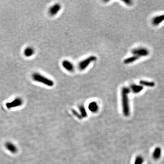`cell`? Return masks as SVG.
<instances>
[{
	"mask_svg": "<svg viewBox=\"0 0 164 164\" xmlns=\"http://www.w3.org/2000/svg\"><path fill=\"white\" fill-rule=\"evenodd\" d=\"M140 58V56H138L134 55L133 56H130L129 58H126L124 61V63L125 64H130L136 61Z\"/></svg>",
	"mask_w": 164,
	"mask_h": 164,
	"instance_id": "13",
	"label": "cell"
},
{
	"mask_svg": "<svg viewBox=\"0 0 164 164\" xmlns=\"http://www.w3.org/2000/svg\"><path fill=\"white\" fill-rule=\"evenodd\" d=\"M140 84L142 86H146V87H153L155 86V83L154 82L145 80L140 81Z\"/></svg>",
	"mask_w": 164,
	"mask_h": 164,
	"instance_id": "15",
	"label": "cell"
},
{
	"mask_svg": "<svg viewBox=\"0 0 164 164\" xmlns=\"http://www.w3.org/2000/svg\"><path fill=\"white\" fill-rule=\"evenodd\" d=\"M62 66L68 72H73L74 70V65L68 60H65L62 62Z\"/></svg>",
	"mask_w": 164,
	"mask_h": 164,
	"instance_id": "8",
	"label": "cell"
},
{
	"mask_svg": "<svg viewBox=\"0 0 164 164\" xmlns=\"http://www.w3.org/2000/svg\"><path fill=\"white\" fill-rule=\"evenodd\" d=\"M23 53L25 57L30 58L35 54V49L31 46H28L24 48Z\"/></svg>",
	"mask_w": 164,
	"mask_h": 164,
	"instance_id": "9",
	"label": "cell"
},
{
	"mask_svg": "<svg viewBox=\"0 0 164 164\" xmlns=\"http://www.w3.org/2000/svg\"><path fill=\"white\" fill-rule=\"evenodd\" d=\"M88 108L92 112H96L98 110V104L95 102H92L89 103Z\"/></svg>",
	"mask_w": 164,
	"mask_h": 164,
	"instance_id": "14",
	"label": "cell"
},
{
	"mask_svg": "<svg viewBox=\"0 0 164 164\" xmlns=\"http://www.w3.org/2000/svg\"><path fill=\"white\" fill-rule=\"evenodd\" d=\"M24 101L21 97H18L15 98L12 101L5 103V106L7 109H12L21 106L23 104Z\"/></svg>",
	"mask_w": 164,
	"mask_h": 164,
	"instance_id": "4",
	"label": "cell"
},
{
	"mask_svg": "<svg viewBox=\"0 0 164 164\" xmlns=\"http://www.w3.org/2000/svg\"><path fill=\"white\" fill-rule=\"evenodd\" d=\"M143 87L142 85H140L132 84L130 87V90H132V91L135 94H137L139 93L143 89Z\"/></svg>",
	"mask_w": 164,
	"mask_h": 164,
	"instance_id": "10",
	"label": "cell"
},
{
	"mask_svg": "<svg viewBox=\"0 0 164 164\" xmlns=\"http://www.w3.org/2000/svg\"><path fill=\"white\" fill-rule=\"evenodd\" d=\"M131 92L129 88L127 87H124L121 91L122 96V105L123 112L125 116H129L130 114L129 100V94Z\"/></svg>",
	"mask_w": 164,
	"mask_h": 164,
	"instance_id": "1",
	"label": "cell"
},
{
	"mask_svg": "<svg viewBox=\"0 0 164 164\" xmlns=\"http://www.w3.org/2000/svg\"><path fill=\"white\" fill-rule=\"evenodd\" d=\"M144 161V159L143 157L140 155H139V156H137L135 158L134 164H142Z\"/></svg>",
	"mask_w": 164,
	"mask_h": 164,
	"instance_id": "16",
	"label": "cell"
},
{
	"mask_svg": "<svg viewBox=\"0 0 164 164\" xmlns=\"http://www.w3.org/2000/svg\"><path fill=\"white\" fill-rule=\"evenodd\" d=\"M5 146L7 150L11 152V153L16 154L18 151V149L16 146L10 141L5 143Z\"/></svg>",
	"mask_w": 164,
	"mask_h": 164,
	"instance_id": "7",
	"label": "cell"
},
{
	"mask_svg": "<svg viewBox=\"0 0 164 164\" xmlns=\"http://www.w3.org/2000/svg\"><path fill=\"white\" fill-rule=\"evenodd\" d=\"M97 57L95 56L92 55L88 56L79 63L78 65V69L80 71L86 69L93 62L97 60Z\"/></svg>",
	"mask_w": 164,
	"mask_h": 164,
	"instance_id": "3",
	"label": "cell"
},
{
	"mask_svg": "<svg viewBox=\"0 0 164 164\" xmlns=\"http://www.w3.org/2000/svg\"><path fill=\"white\" fill-rule=\"evenodd\" d=\"M32 78L34 81L40 83L48 87H52L54 84V83L52 80L37 72L33 73L32 74Z\"/></svg>",
	"mask_w": 164,
	"mask_h": 164,
	"instance_id": "2",
	"label": "cell"
},
{
	"mask_svg": "<svg viewBox=\"0 0 164 164\" xmlns=\"http://www.w3.org/2000/svg\"><path fill=\"white\" fill-rule=\"evenodd\" d=\"M161 155V149L159 147L155 148L152 154V157L155 160H159Z\"/></svg>",
	"mask_w": 164,
	"mask_h": 164,
	"instance_id": "11",
	"label": "cell"
},
{
	"mask_svg": "<svg viewBox=\"0 0 164 164\" xmlns=\"http://www.w3.org/2000/svg\"><path fill=\"white\" fill-rule=\"evenodd\" d=\"M124 2H125L126 5H131L133 4V1L130 0H125L123 1Z\"/></svg>",
	"mask_w": 164,
	"mask_h": 164,
	"instance_id": "17",
	"label": "cell"
},
{
	"mask_svg": "<svg viewBox=\"0 0 164 164\" xmlns=\"http://www.w3.org/2000/svg\"><path fill=\"white\" fill-rule=\"evenodd\" d=\"M132 53L134 55L141 56H146L149 54V52L146 48H138L133 49L132 51Z\"/></svg>",
	"mask_w": 164,
	"mask_h": 164,
	"instance_id": "5",
	"label": "cell"
},
{
	"mask_svg": "<svg viewBox=\"0 0 164 164\" xmlns=\"http://www.w3.org/2000/svg\"><path fill=\"white\" fill-rule=\"evenodd\" d=\"M164 21V14L162 15L155 16L152 19V23L154 26H157Z\"/></svg>",
	"mask_w": 164,
	"mask_h": 164,
	"instance_id": "12",
	"label": "cell"
},
{
	"mask_svg": "<svg viewBox=\"0 0 164 164\" xmlns=\"http://www.w3.org/2000/svg\"><path fill=\"white\" fill-rule=\"evenodd\" d=\"M61 9V5L59 3L53 5L49 8L48 13L51 16H54L58 14Z\"/></svg>",
	"mask_w": 164,
	"mask_h": 164,
	"instance_id": "6",
	"label": "cell"
}]
</instances>
